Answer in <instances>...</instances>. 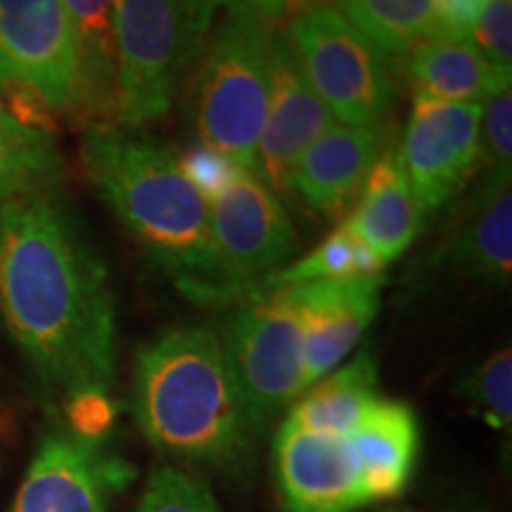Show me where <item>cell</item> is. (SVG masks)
Here are the masks:
<instances>
[{"label": "cell", "instance_id": "1", "mask_svg": "<svg viewBox=\"0 0 512 512\" xmlns=\"http://www.w3.org/2000/svg\"><path fill=\"white\" fill-rule=\"evenodd\" d=\"M0 316L50 392L110 389L117 309L105 261L53 190L0 207Z\"/></svg>", "mask_w": 512, "mask_h": 512}, {"label": "cell", "instance_id": "2", "mask_svg": "<svg viewBox=\"0 0 512 512\" xmlns=\"http://www.w3.org/2000/svg\"><path fill=\"white\" fill-rule=\"evenodd\" d=\"M131 411L159 453L190 465L235 470L256 437L221 337L209 328L166 330L138 349Z\"/></svg>", "mask_w": 512, "mask_h": 512}, {"label": "cell", "instance_id": "3", "mask_svg": "<svg viewBox=\"0 0 512 512\" xmlns=\"http://www.w3.org/2000/svg\"><path fill=\"white\" fill-rule=\"evenodd\" d=\"M88 181L145 252L204 304L211 278V204L188 183L176 152L119 128H88L81 140Z\"/></svg>", "mask_w": 512, "mask_h": 512}, {"label": "cell", "instance_id": "4", "mask_svg": "<svg viewBox=\"0 0 512 512\" xmlns=\"http://www.w3.org/2000/svg\"><path fill=\"white\" fill-rule=\"evenodd\" d=\"M275 22L228 10L204 43L188 91L197 140L254 171L268 112V50Z\"/></svg>", "mask_w": 512, "mask_h": 512}, {"label": "cell", "instance_id": "5", "mask_svg": "<svg viewBox=\"0 0 512 512\" xmlns=\"http://www.w3.org/2000/svg\"><path fill=\"white\" fill-rule=\"evenodd\" d=\"M214 10V0H114L117 128H140L171 110L214 29Z\"/></svg>", "mask_w": 512, "mask_h": 512}, {"label": "cell", "instance_id": "6", "mask_svg": "<svg viewBox=\"0 0 512 512\" xmlns=\"http://www.w3.org/2000/svg\"><path fill=\"white\" fill-rule=\"evenodd\" d=\"M285 31L306 79L332 117L349 126L384 121L396 100L387 55L335 5L302 0Z\"/></svg>", "mask_w": 512, "mask_h": 512}, {"label": "cell", "instance_id": "7", "mask_svg": "<svg viewBox=\"0 0 512 512\" xmlns=\"http://www.w3.org/2000/svg\"><path fill=\"white\" fill-rule=\"evenodd\" d=\"M221 342L259 434L304 394V328L294 287H259L249 294Z\"/></svg>", "mask_w": 512, "mask_h": 512}, {"label": "cell", "instance_id": "8", "mask_svg": "<svg viewBox=\"0 0 512 512\" xmlns=\"http://www.w3.org/2000/svg\"><path fill=\"white\" fill-rule=\"evenodd\" d=\"M211 278L207 302H245L297 249V233L283 202L254 171H245L211 204Z\"/></svg>", "mask_w": 512, "mask_h": 512}, {"label": "cell", "instance_id": "9", "mask_svg": "<svg viewBox=\"0 0 512 512\" xmlns=\"http://www.w3.org/2000/svg\"><path fill=\"white\" fill-rule=\"evenodd\" d=\"M479 124L482 105L413 93L411 119L403 131L399 157L422 216L456 200L475 176Z\"/></svg>", "mask_w": 512, "mask_h": 512}, {"label": "cell", "instance_id": "10", "mask_svg": "<svg viewBox=\"0 0 512 512\" xmlns=\"http://www.w3.org/2000/svg\"><path fill=\"white\" fill-rule=\"evenodd\" d=\"M335 126V117L306 79L285 27H273L268 50V112L254 174L273 195H292V176L309 145Z\"/></svg>", "mask_w": 512, "mask_h": 512}, {"label": "cell", "instance_id": "11", "mask_svg": "<svg viewBox=\"0 0 512 512\" xmlns=\"http://www.w3.org/2000/svg\"><path fill=\"white\" fill-rule=\"evenodd\" d=\"M22 83L72 110L76 46L62 0H0V88Z\"/></svg>", "mask_w": 512, "mask_h": 512}, {"label": "cell", "instance_id": "12", "mask_svg": "<svg viewBox=\"0 0 512 512\" xmlns=\"http://www.w3.org/2000/svg\"><path fill=\"white\" fill-rule=\"evenodd\" d=\"M136 470L102 456L98 444L74 434H50L19 484L12 512H107L110 496Z\"/></svg>", "mask_w": 512, "mask_h": 512}, {"label": "cell", "instance_id": "13", "mask_svg": "<svg viewBox=\"0 0 512 512\" xmlns=\"http://www.w3.org/2000/svg\"><path fill=\"white\" fill-rule=\"evenodd\" d=\"M273 467L285 512H356L368 505L347 439L285 420L273 439Z\"/></svg>", "mask_w": 512, "mask_h": 512}, {"label": "cell", "instance_id": "14", "mask_svg": "<svg viewBox=\"0 0 512 512\" xmlns=\"http://www.w3.org/2000/svg\"><path fill=\"white\" fill-rule=\"evenodd\" d=\"M384 275L294 285L304 328V392L347 358L380 311Z\"/></svg>", "mask_w": 512, "mask_h": 512}, {"label": "cell", "instance_id": "15", "mask_svg": "<svg viewBox=\"0 0 512 512\" xmlns=\"http://www.w3.org/2000/svg\"><path fill=\"white\" fill-rule=\"evenodd\" d=\"M389 145L384 121L370 126H332L309 145L292 176V195L332 221H344L361 195L363 181Z\"/></svg>", "mask_w": 512, "mask_h": 512}, {"label": "cell", "instance_id": "16", "mask_svg": "<svg viewBox=\"0 0 512 512\" xmlns=\"http://www.w3.org/2000/svg\"><path fill=\"white\" fill-rule=\"evenodd\" d=\"M368 503L392 501L411 482L420 451L418 415L408 403L377 399L347 437Z\"/></svg>", "mask_w": 512, "mask_h": 512}, {"label": "cell", "instance_id": "17", "mask_svg": "<svg viewBox=\"0 0 512 512\" xmlns=\"http://www.w3.org/2000/svg\"><path fill=\"white\" fill-rule=\"evenodd\" d=\"M358 240L392 264L418 240L422 211L403 171L399 150L389 143L363 181L356 207L342 221Z\"/></svg>", "mask_w": 512, "mask_h": 512}, {"label": "cell", "instance_id": "18", "mask_svg": "<svg viewBox=\"0 0 512 512\" xmlns=\"http://www.w3.org/2000/svg\"><path fill=\"white\" fill-rule=\"evenodd\" d=\"M76 46L72 110L88 128H117V41L114 0H62Z\"/></svg>", "mask_w": 512, "mask_h": 512}, {"label": "cell", "instance_id": "19", "mask_svg": "<svg viewBox=\"0 0 512 512\" xmlns=\"http://www.w3.org/2000/svg\"><path fill=\"white\" fill-rule=\"evenodd\" d=\"M444 259L477 278L508 285L512 275V176H486L465 204Z\"/></svg>", "mask_w": 512, "mask_h": 512}, {"label": "cell", "instance_id": "20", "mask_svg": "<svg viewBox=\"0 0 512 512\" xmlns=\"http://www.w3.org/2000/svg\"><path fill=\"white\" fill-rule=\"evenodd\" d=\"M396 67L411 79L415 93L470 105H484L512 79V72L494 67L472 41L427 38L403 53Z\"/></svg>", "mask_w": 512, "mask_h": 512}, {"label": "cell", "instance_id": "21", "mask_svg": "<svg viewBox=\"0 0 512 512\" xmlns=\"http://www.w3.org/2000/svg\"><path fill=\"white\" fill-rule=\"evenodd\" d=\"M377 396V358L363 349L347 366L311 384L294 401L287 420L306 432L344 439Z\"/></svg>", "mask_w": 512, "mask_h": 512}, {"label": "cell", "instance_id": "22", "mask_svg": "<svg viewBox=\"0 0 512 512\" xmlns=\"http://www.w3.org/2000/svg\"><path fill=\"white\" fill-rule=\"evenodd\" d=\"M60 174L62 159L53 136L0 114V207L31 192L53 190Z\"/></svg>", "mask_w": 512, "mask_h": 512}, {"label": "cell", "instance_id": "23", "mask_svg": "<svg viewBox=\"0 0 512 512\" xmlns=\"http://www.w3.org/2000/svg\"><path fill=\"white\" fill-rule=\"evenodd\" d=\"M335 8L384 55L401 57L425 41L437 0H335Z\"/></svg>", "mask_w": 512, "mask_h": 512}, {"label": "cell", "instance_id": "24", "mask_svg": "<svg viewBox=\"0 0 512 512\" xmlns=\"http://www.w3.org/2000/svg\"><path fill=\"white\" fill-rule=\"evenodd\" d=\"M384 261L349 228L339 226L297 264L278 268L259 287H294L318 280H358L382 275ZM256 287V290H259Z\"/></svg>", "mask_w": 512, "mask_h": 512}, {"label": "cell", "instance_id": "25", "mask_svg": "<svg viewBox=\"0 0 512 512\" xmlns=\"http://www.w3.org/2000/svg\"><path fill=\"white\" fill-rule=\"evenodd\" d=\"M465 399L486 425L510 432L512 422V351L498 349L463 384Z\"/></svg>", "mask_w": 512, "mask_h": 512}, {"label": "cell", "instance_id": "26", "mask_svg": "<svg viewBox=\"0 0 512 512\" xmlns=\"http://www.w3.org/2000/svg\"><path fill=\"white\" fill-rule=\"evenodd\" d=\"M138 512H221V508L202 479L176 467H157L147 479Z\"/></svg>", "mask_w": 512, "mask_h": 512}, {"label": "cell", "instance_id": "27", "mask_svg": "<svg viewBox=\"0 0 512 512\" xmlns=\"http://www.w3.org/2000/svg\"><path fill=\"white\" fill-rule=\"evenodd\" d=\"M479 164L486 176H512V88L503 86L482 105Z\"/></svg>", "mask_w": 512, "mask_h": 512}, {"label": "cell", "instance_id": "28", "mask_svg": "<svg viewBox=\"0 0 512 512\" xmlns=\"http://www.w3.org/2000/svg\"><path fill=\"white\" fill-rule=\"evenodd\" d=\"M178 166H181L183 176L188 178V183L195 188L209 204H214L221 195L233 188L245 174V166L233 162V159L223 155V152L214 150V147L200 143L185 145L176 155Z\"/></svg>", "mask_w": 512, "mask_h": 512}, {"label": "cell", "instance_id": "29", "mask_svg": "<svg viewBox=\"0 0 512 512\" xmlns=\"http://www.w3.org/2000/svg\"><path fill=\"white\" fill-rule=\"evenodd\" d=\"M470 41L494 67L512 72V0H486Z\"/></svg>", "mask_w": 512, "mask_h": 512}, {"label": "cell", "instance_id": "30", "mask_svg": "<svg viewBox=\"0 0 512 512\" xmlns=\"http://www.w3.org/2000/svg\"><path fill=\"white\" fill-rule=\"evenodd\" d=\"M119 406L105 389H86L67 399V425L74 437L83 441H98L117 422Z\"/></svg>", "mask_w": 512, "mask_h": 512}, {"label": "cell", "instance_id": "31", "mask_svg": "<svg viewBox=\"0 0 512 512\" xmlns=\"http://www.w3.org/2000/svg\"><path fill=\"white\" fill-rule=\"evenodd\" d=\"M486 0H437L425 41H470Z\"/></svg>", "mask_w": 512, "mask_h": 512}, {"label": "cell", "instance_id": "32", "mask_svg": "<svg viewBox=\"0 0 512 512\" xmlns=\"http://www.w3.org/2000/svg\"><path fill=\"white\" fill-rule=\"evenodd\" d=\"M8 100V112L19 126L31 128V131H41L53 136L55 131V110L48 105L46 98L34 88L22 86V83H8L0 88Z\"/></svg>", "mask_w": 512, "mask_h": 512}, {"label": "cell", "instance_id": "33", "mask_svg": "<svg viewBox=\"0 0 512 512\" xmlns=\"http://www.w3.org/2000/svg\"><path fill=\"white\" fill-rule=\"evenodd\" d=\"M292 3L294 0H214L216 8L223 5L226 10L249 12V15L266 19V22H278V17H283L292 8Z\"/></svg>", "mask_w": 512, "mask_h": 512}, {"label": "cell", "instance_id": "34", "mask_svg": "<svg viewBox=\"0 0 512 512\" xmlns=\"http://www.w3.org/2000/svg\"><path fill=\"white\" fill-rule=\"evenodd\" d=\"M370 512H425V510L413 508V505H389V508H377V510H370Z\"/></svg>", "mask_w": 512, "mask_h": 512}, {"label": "cell", "instance_id": "35", "mask_svg": "<svg viewBox=\"0 0 512 512\" xmlns=\"http://www.w3.org/2000/svg\"><path fill=\"white\" fill-rule=\"evenodd\" d=\"M448 512H484V510H477V508H456V510H448Z\"/></svg>", "mask_w": 512, "mask_h": 512}, {"label": "cell", "instance_id": "36", "mask_svg": "<svg viewBox=\"0 0 512 512\" xmlns=\"http://www.w3.org/2000/svg\"><path fill=\"white\" fill-rule=\"evenodd\" d=\"M0 114H8V112H5V105H3V98H0Z\"/></svg>", "mask_w": 512, "mask_h": 512}]
</instances>
